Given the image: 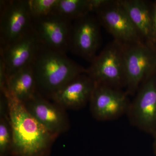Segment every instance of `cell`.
Wrapping results in <instances>:
<instances>
[{"mask_svg":"<svg viewBox=\"0 0 156 156\" xmlns=\"http://www.w3.org/2000/svg\"><path fill=\"white\" fill-rule=\"evenodd\" d=\"M130 103L129 95L125 91L95 83L89 108L95 119L105 122L127 114Z\"/></svg>","mask_w":156,"mask_h":156,"instance_id":"cell-8","label":"cell"},{"mask_svg":"<svg viewBox=\"0 0 156 156\" xmlns=\"http://www.w3.org/2000/svg\"><path fill=\"white\" fill-rule=\"evenodd\" d=\"M95 13L114 41L125 46L144 43L120 0H104Z\"/></svg>","mask_w":156,"mask_h":156,"instance_id":"cell-4","label":"cell"},{"mask_svg":"<svg viewBox=\"0 0 156 156\" xmlns=\"http://www.w3.org/2000/svg\"><path fill=\"white\" fill-rule=\"evenodd\" d=\"M1 48L10 44L32 30L28 0L1 1Z\"/></svg>","mask_w":156,"mask_h":156,"instance_id":"cell-6","label":"cell"},{"mask_svg":"<svg viewBox=\"0 0 156 156\" xmlns=\"http://www.w3.org/2000/svg\"><path fill=\"white\" fill-rule=\"evenodd\" d=\"M31 66L38 91L49 98L86 71L66 54L50 49L41 43Z\"/></svg>","mask_w":156,"mask_h":156,"instance_id":"cell-2","label":"cell"},{"mask_svg":"<svg viewBox=\"0 0 156 156\" xmlns=\"http://www.w3.org/2000/svg\"><path fill=\"white\" fill-rule=\"evenodd\" d=\"M128 16L146 44L152 46V5L143 0H120Z\"/></svg>","mask_w":156,"mask_h":156,"instance_id":"cell-14","label":"cell"},{"mask_svg":"<svg viewBox=\"0 0 156 156\" xmlns=\"http://www.w3.org/2000/svg\"><path fill=\"white\" fill-rule=\"evenodd\" d=\"M101 26L92 13L73 21L69 51L91 62L101 44Z\"/></svg>","mask_w":156,"mask_h":156,"instance_id":"cell-9","label":"cell"},{"mask_svg":"<svg viewBox=\"0 0 156 156\" xmlns=\"http://www.w3.org/2000/svg\"><path fill=\"white\" fill-rule=\"evenodd\" d=\"M95 83L86 73L78 76L50 98L65 109H80L89 103Z\"/></svg>","mask_w":156,"mask_h":156,"instance_id":"cell-13","label":"cell"},{"mask_svg":"<svg viewBox=\"0 0 156 156\" xmlns=\"http://www.w3.org/2000/svg\"><path fill=\"white\" fill-rule=\"evenodd\" d=\"M154 73L140 85L131 101L127 115L131 125L149 134L156 132V76Z\"/></svg>","mask_w":156,"mask_h":156,"instance_id":"cell-7","label":"cell"},{"mask_svg":"<svg viewBox=\"0 0 156 156\" xmlns=\"http://www.w3.org/2000/svg\"><path fill=\"white\" fill-rule=\"evenodd\" d=\"M41 44L32 29L17 41L0 48V56L5 63L7 77L31 65Z\"/></svg>","mask_w":156,"mask_h":156,"instance_id":"cell-12","label":"cell"},{"mask_svg":"<svg viewBox=\"0 0 156 156\" xmlns=\"http://www.w3.org/2000/svg\"><path fill=\"white\" fill-rule=\"evenodd\" d=\"M6 90L22 103L33 97L38 90L31 65L8 77Z\"/></svg>","mask_w":156,"mask_h":156,"instance_id":"cell-15","label":"cell"},{"mask_svg":"<svg viewBox=\"0 0 156 156\" xmlns=\"http://www.w3.org/2000/svg\"><path fill=\"white\" fill-rule=\"evenodd\" d=\"M58 0H28L32 19L53 14Z\"/></svg>","mask_w":156,"mask_h":156,"instance_id":"cell-18","label":"cell"},{"mask_svg":"<svg viewBox=\"0 0 156 156\" xmlns=\"http://www.w3.org/2000/svg\"><path fill=\"white\" fill-rule=\"evenodd\" d=\"M153 34L154 41L156 42V2L152 5Z\"/></svg>","mask_w":156,"mask_h":156,"instance_id":"cell-19","label":"cell"},{"mask_svg":"<svg viewBox=\"0 0 156 156\" xmlns=\"http://www.w3.org/2000/svg\"><path fill=\"white\" fill-rule=\"evenodd\" d=\"M125 60V92L133 96L142 83L155 73L156 52L152 46L145 43L126 46Z\"/></svg>","mask_w":156,"mask_h":156,"instance_id":"cell-5","label":"cell"},{"mask_svg":"<svg viewBox=\"0 0 156 156\" xmlns=\"http://www.w3.org/2000/svg\"><path fill=\"white\" fill-rule=\"evenodd\" d=\"M104 0H58L53 14L72 21L95 13Z\"/></svg>","mask_w":156,"mask_h":156,"instance_id":"cell-16","label":"cell"},{"mask_svg":"<svg viewBox=\"0 0 156 156\" xmlns=\"http://www.w3.org/2000/svg\"><path fill=\"white\" fill-rule=\"evenodd\" d=\"M154 148L156 154V132L154 134Z\"/></svg>","mask_w":156,"mask_h":156,"instance_id":"cell-20","label":"cell"},{"mask_svg":"<svg viewBox=\"0 0 156 156\" xmlns=\"http://www.w3.org/2000/svg\"><path fill=\"white\" fill-rule=\"evenodd\" d=\"M13 145V134L8 114L6 95L0 96V156H11Z\"/></svg>","mask_w":156,"mask_h":156,"instance_id":"cell-17","label":"cell"},{"mask_svg":"<svg viewBox=\"0 0 156 156\" xmlns=\"http://www.w3.org/2000/svg\"><path fill=\"white\" fill-rule=\"evenodd\" d=\"M86 73L96 83L126 88L125 46L115 41L109 43L91 62Z\"/></svg>","mask_w":156,"mask_h":156,"instance_id":"cell-3","label":"cell"},{"mask_svg":"<svg viewBox=\"0 0 156 156\" xmlns=\"http://www.w3.org/2000/svg\"><path fill=\"white\" fill-rule=\"evenodd\" d=\"M8 114L12 128L11 156H50L58 136L50 132L29 113L24 105L8 91Z\"/></svg>","mask_w":156,"mask_h":156,"instance_id":"cell-1","label":"cell"},{"mask_svg":"<svg viewBox=\"0 0 156 156\" xmlns=\"http://www.w3.org/2000/svg\"><path fill=\"white\" fill-rule=\"evenodd\" d=\"M73 22L53 13L33 19L32 28L42 44L66 54L69 51Z\"/></svg>","mask_w":156,"mask_h":156,"instance_id":"cell-10","label":"cell"},{"mask_svg":"<svg viewBox=\"0 0 156 156\" xmlns=\"http://www.w3.org/2000/svg\"><path fill=\"white\" fill-rule=\"evenodd\" d=\"M30 114L46 129L59 136L67 132L70 122L66 110L39 93L23 103Z\"/></svg>","mask_w":156,"mask_h":156,"instance_id":"cell-11","label":"cell"}]
</instances>
